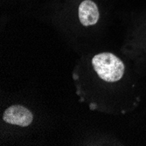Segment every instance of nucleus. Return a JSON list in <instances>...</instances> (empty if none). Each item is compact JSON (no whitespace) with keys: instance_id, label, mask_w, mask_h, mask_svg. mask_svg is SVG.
Segmentation results:
<instances>
[{"instance_id":"1","label":"nucleus","mask_w":146,"mask_h":146,"mask_svg":"<svg viewBox=\"0 0 146 146\" xmlns=\"http://www.w3.org/2000/svg\"><path fill=\"white\" fill-rule=\"evenodd\" d=\"M92 65L100 78L105 82H117L124 73L123 61L110 52H102L96 55L92 60Z\"/></svg>"},{"instance_id":"2","label":"nucleus","mask_w":146,"mask_h":146,"mask_svg":"<svg viewBox=\"0 0 146 146\" xmlns=\"http://www.w3.org/2000/svg\"><path fill=\"white\" fill-rule=\"evenodd\" d=\"M3 118L8 123L25 127L32 123L33 115L30 110L23 106L14 105L5 110Z\"/></svg>"},{"instance_id":"3","label":"nucleus","mask_w":146,"mask_h":146,"mask_svg":"<svg viewBox=\"0 0 146 146\" xmlns=\"http://www.w3.org/2000/svg\"><path fill=\"white\" fill-rule=\"evenodd\" d=\"M79 19L85 25H93L99 19V11L96 5L91 0H85L79 6Z\"/></svg>"}]
</instances>
